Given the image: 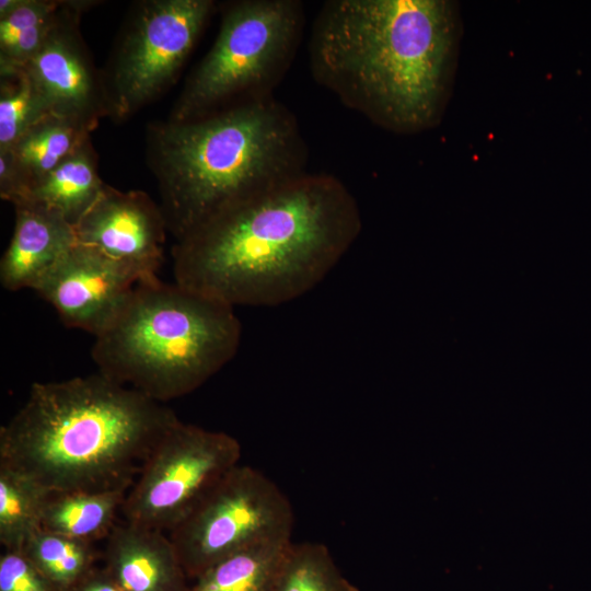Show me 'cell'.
<instances>
[{"label":"cell","instance_id":"6da1fadb","mask_svg":"<svg viewBox=\"0 0 591 591\" xmlns=\"http://www.w3.org/2000/svg\"><path fill=\"white\" fill-rule=\"evenodd\" d=\"M361 228L347 186L306 172L176 241L174 279L233 308L280 305L321 283Z\"/></svg>","mask_w":591,"mask_h":591},{"label":"cell","instance_id":"7a4b0ae2","mask_svg":"<svg viewBox=\"0 0 591 591\" xmlns=\"http://www.w3.org/2000/svg\"><path fill=\"white\" fill-rule=\"evenodd\" d=\"M461 36L456 1L328 0L311 27V76L372 124L422 132L445 112Z\"/></svg>","mask_w":591,"mask_h":591},{"label":"cell","instance_id":"3957f363","mask_svg":"<svg viewBox=\"0 0 591 591\" xmlns=\"http://www.w3.org/2000/svg\"><path fill=\"white\" fill-rule=\"evenodd\" d=\"M178 420L170 407L101 372L36 382L0 429V464L48 493L130 488Z\"/></svg>","mask_w":591,"mask_h":591},{"label":"cell","instance_id":"277c9868","mask_svg":"<svg viewBox=\"0 0 591 591\" xmlns=\"http://www.w3.org/2000/svg\"><path fill=\"white\" fill-rule=\"evenodd\" d=\"M146 143L175 242L306 173L309 151L299 123L274 96L198 119L153 123Z\"/></svg>","mask_w":591,"mask_h":591},{"label":"cell","instance_id":"5b68a950","mask_svg":"<svg viewBox=\"0 0 591 591\" xmlns=\"http://www.w3.org/2000/svg\"><path fill=\"white\" fill-rule=\"evenodd\" d=\"M234 308L182 285L139 283L95 336L99 372L164 403L192 393L231 361L241 343Z\"/></svg>","mask_w":591,"mask_h":591},{"label":"cell","instance_id":"8992f818","mask_svg":"<svg viewBox=\"0 0 591 591\" xmlns=\"http://www.w3.org/2000/svg\"><path fill=\"white\" fill-rule=\"evenodd\" d=\"M219 7L216 40L186 79L170 120L273 97L294 60L305 23L301 1L237 0Z\"/></svg>","mask_w":591,"mask_h":591},{"label":"cell","instance_id":"52a82bcc","mask_svg":"<svg viewBox=\"0 0 591 591\" xmlns=\"http://www.w3.org/2000/svg\"><path fill=\"white\" fill-rule=\"evenodd\" d=\"M218 7L213 0L136 2L101 71L107 117L125 120L160 96Z\"/></svg>","mask_w":591,"mask_h":591},{"label":"cell","instance_id":"ba28073f","mask_svg":"<svg viewBox=\"0 0 591 591\" xmlns=\"http://www.w3.org/2000/svg\"><path fill=\"white\" fill-rule=\"evenodd\" d=\"M292 505L260 471L237 464L169 532L189 579L250 545L291 538Z\"/></svg>","mask_w":591,"mask_h":591},{"label":"cell","instance_id":"9c48e42d","mask_svg":"<svg viewBox=\"0 0 591 591\" xmlns=\"http://www.w3.org/2000/svg\"><path fill=\"white\" fill-rule=\"evenodd\" d=\"M241 454L233 436L178 420L152 449L129 488L124 520L170 532L240 464Z\"/></svg>","mask_w":591,"mask_h":591},{"label":"cell","instance_id":"30bf717a","mask_svg":"<svg viewBox=\"0 0 591 591\" xmlns=\"http://www.w3.org/2000/svg\"><path fill=\"white\" fill-rule=\"evenodd\" d=\"M166 232L162 209L147 193L107 184L74 225L77 243L118 264L139 283L159 280Z\"/></svg>","mask_w":591,"mask_h":591},{"label":"cell","instance_id":"8fae6325","mask_svg":"<svg viewBox=\"0 0 591 591\" xmlns=\"http://www.w3.org/2000/svg\"><path fill=\"white\" fill-rule=\"evenodd\" d=\"M92 1H66L47 39L24 66L51 114L74 120L93 130L107 117L101 72L79 32L82 12Z\"/></svg>","mask_w":591,"mask_h":591},{"label":"cell","instance_id":"7c38bea8","mask_svg":"<svg viewBox=\"0 0 591 591\" xmlns=\"http://www.w3.org/2000/svg\"><path fill=\"white\" fill-rule=\"evenodd\" d=\"M138 285L125 268L76 242L34 291L53 305L65 326L95 337L115 320Z\"/></svg>","mask_w":591,"mask_h":591},{"label":"cell","instance_id":"4fadbf2b","mask_svg":"<svg viewBox=\"0 0 591 591\" xmlns=\"http://www.w3.org/2000/svg\"><path fill=\"white\" fill-rule=\"evenodd\" d=\"M103 568L124 591H187V575L163 531L118 521L105 538Z\"/></svg>","mask_w":591,"mask_h":591},{"label":"cell","instance_id":"5bb4252c","mask_svg":"<svg viewBox=\"0 0 591 591\" xmlns=\"http://www.w3.org/2000/svg\"><path fill=\"white\" fill-rule=\"evenodd\" d=\"M13 207L14 230L0 260V281L10 291L34 290L76 244L74 227L37 202Z\"/></svg>","mask_w":591,"mask_h":591},{"label":"cell","instance_id":"9a60e30c","mask_svg":"<svg viewBox=\"0 0 591 591\" xmlns=\"http://www.w3.org/2000/svg\"><path fill=\"white\" fill-rule=\"evenodd\" d=\"M129 488L48 493L40 528L76 540H105L116 523Z\"/></svg>","mask_w":591,"mask_h":591},{"label":"cell","instance_id":"2e32d148","mask_svg":"<svg viewBox=\"0 0 591 591\" xmlns=\"http://www.w3.org/2000/svg\"><path fill=\"white\" fill-rule=\"evenodd\" d=\"M104 186L97 173V157L90 137L35 184L24 201L37 202L57 211L74 227L99 198Z\"/></svg>","mask_w":591,"mask_h":591},{"label":"cell","instance_id":"e0dca14e","mask_svg":"<svg viewBox=\"0 0 591 591\" xmlns=\"http://www.w3.org/2000/svg\"><path fill=\"white\" fill-rule=\"evenodd\" d=\"M291 538L259 542L213 564L187 591H274Z\"/></svg>","mask_w":591,"mask_h":591},{"label":"cell","instance_id":"ac0fdd59","mask_svg":"<svg viewBox=\"0 0 591 591\" xmlns=\"http://www.w3.org/2000/svg\"><path fill=\"white\" fill-rule=\"evenodd\" d=\"M91 131L74 120L49 114L7 149L25 185L26 198L35 184L90 138Z\"/></svg>","mask_w":591,"mask_h":591},{"label":"cell","instance_id":"d6986e66","mask_svg":"<svg viewBox=\"0 0 591 591\" xmlns=\"http://www.w3.org/2000/svg\"><path fill=\"white\" fill-rule=\"evenodd\" d=\"M66 1H0V67H24L40 49Z\"/></svg>","mask_w":591,"mask_h":591},{"label":"cell","instance_id":"ffe728a7","mask_svg":"<svg viewBox=\"0 0 591 591\" xmlns=\"http://www.w3.org/2000/svg\"><path fill=\"white\" fill-rule=\"evenodd\" d=\"M21 552L39 571L53 591H69L96 568L94 543L76 540L39 528Z\"/></svg>","mask_w":591,"mask_h":591},{"label":"cell","instance_id":"44dd1931","mask_svg":"<svg viewBox=\"0 0 591 591\" xmlns=\"http://www.w3.org/2000/svg\"><path fill=\"white\" fill-rule=\"evenodd\" d=\"M47 495L31 478L0 464V543L4 551H21L40 528Z\"/></svg>","mask_w":591,"mask_h":591},{"label":"cell","instance_id":"7402d4cb","mask_svg":"<svg viewBox=\"0 0 591 591\" xmlns=\"http://www.w3.org/2000/svg\"><path fill=\"white\" fill-rule=\"evenodd\" d=\"M49 114L44 95L25 67H0V150L10 149Z\"/></svg>","mask_w":591,"mask_h":591},{"label":"cell","instance_id":"603a6c76","mask_svg":"<svg viewBox=\"0 0 591 591\" xmlns=\"http://www.w3.org/2000/svg\"><path fill=\"white\" fill-rule=\"evenodd\" d=\"M274 591H358L327 546L292 542Z\"/></svg>","mask_w":591,"mask_h":591},{"label":"cell","instance_id":"cb8c5ba5","mask_svg":"<svg viewBox=\"0 0 591 591\" xmlns=\"http://www.w3.org/2000/svg\"><path fill=\"white\" fill-rule=\"evenodd\" d=\"M0 591L53 590L21 551H4L0 556Z\"/></svg>","mask_w":591,"mask_h":591},{"label":"cell","instance_id":"d4e9b609","mask_svg":"<svg viewBox=\"0 0 591 591\" xmlns=\"http://www.w3.org/2000/svg\"><path fill=\"white\" fill-rule=\"evenodd\" d=\"M69 591H124L111 575L102 567H96Z\"/></svg>","mask_w":591,"mask_h":591}]
</instances>
